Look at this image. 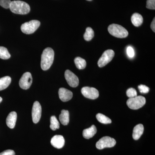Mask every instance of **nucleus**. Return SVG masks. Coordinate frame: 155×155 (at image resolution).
<instances>
[{"label": "nucleus", "instance_id": "obj_1", "mask_svg": "<svg viewBox=\"0 0 155 155\" xmlns=\"http://www.w3.org/2000/svg\"><path fill=\"white\" fill-rule=\"evenodd\" d=\"M54 56V50L51 48L45 49L43 52L41 58V68L43 70L49 69L53 64Z\"/></svg>", "mask_w": 155, "mask_h": 155}, {"label": "nucleus", "instance_id": "obj_2", "mask_svg": "<svg viewBox=\"0 0 155 155\" xmlns=\"http://www.w3.org/2000/svg\"><path fill=\"white\" fill-rule=\"evenodd\" d=\"M10 9L14 14L22 15L28 14L30 11L29 5L25 2L20 1L11 2Z\"/></svg>", "mask_w": 155, "mask_h": 155}, {"label": "nucleus", "instance_id": "obj_3", "mask_svg": "<svg viewBox=\"0 0 155 155\" xmlns=\"http://www.w3.org/2000/svg\"><path fill=\"white\" fill-rule=\"evenodd\" d=\"M108 30L111 35L118 38H125L128 36L127 31L118 24H112L109 25Z\"/></svg>", "mask_w": 155, "mask_h": 155}, {"label": "nucleus", "instance_id": "obj_4", "mask_svg": "<svg viewBox=\"0 0 155 155\" xmlns=\"http://www.w3.org/2000/svg\"><path fill=\"white\" fill-rule=\"evenodd\" d=\"M145 98L142 96H136L128 99L127 101V105L128 107L132 110H138L145 104Z\"/></svg>", "mask_w": 155, "mask_h": 155}, {"label": "nucleus", "instance_id": "obj_5", "mask_svg": "<svg viewBox=\"0 0 155 155\" xmlns=\"http://www.w3.org/2000/svg\"><path fill=\"white\" fill-rule=\"evenodd\" d=\"M40 25V22L37 20H31L22 24L21 26V30L25 34H31L35 32Z\"/></svg>", "mask_w": 155, "mask_h": 155}, {"label": "nucleus", "instance_id": "obj_6", "mask_svg": "<svg viewBox=\"0 0 155 155\" xmlns=\"http://www.w3.org/2000/svg\"><path fill=\"white\" fill-rule=\"evenodd\" d=\"M116 141L114 138L106 136L103 137L97 142L96 146L98 149L102 150L105 148H111L115 146Z\"/></svg>", "mask_w": 155, "mask_h": 155}, {"label": "nucleus", "instance_id": "obj_7", "mask_svg": "<svg viewBox=\"0 0 155 155\" xmlns=\"http://www.w3.org/2000/svg\"><path fill=\"white\" fill-rule=\"evenodd\" d=\"M115 55V53L112 50L105 51L102 55L98 61V65L100 67H103L107 65L112 60Z\"/></svg>", "mask_w": 155, "mask_h": 155}, {"label": "nucleus", "instance_id": "obj_8", "mask_svg": "<svg viewBox=\"0 0 155 155\" xmlns=\"http://www.w3.org/2000/svg\"><path fill=\"white\" fill-rule=\"evenodd\" d=\"M81 92L84 96L90 99H96L99 96V91L94 87H84L81 89Z\"/></svg>", "mask_w": 155, "mask_h": 155}, {"label": "nucleus", "instance_id": "obj_9", "mask_svg": "<svg viewBox=\"0 0 155 155\" xmlns=\"http://www.w3.org/2000/svg\"><path fill=\"white\" fill-rule=\"evenodd\" d=\"M32 82V78L29 72H25L22 75L19 81V85L21 88L27 90L30 87Z\"/></svg>", "mask_w": 155, "mask_h": 155}, {"label": "nucleus", "instance_id": "obj_10", "mask_svg": "<svg viewBox=\"0 0 155 155\" xmlns=\"http://www.w3.org/2000/svg\"><path fill=\"white\" fill-rule=\"evenodd\" d=\"M32 121L36 124L39 121L41 116V107L38 101L35 102L31 112Z\"/></svg>", "mask_w": 155, "mask_h": 155}, {"label": "nucleus", "instance_id": "obj_11", "mask_svg": "<svg viewBox=\"0 0 155 155\" xmlns=\"http://www.w3.org/2000/svg\"><path fill=\"white\" fill-rule=\"evenodd\" d=\"M65 77L69 86L73 87H77L79 84V80L77 76L69 70L65 72Z\"/></svg>", "mask_w": 155, "mask_h": 155}, {"label": "nucleus", "instance_id": "obj_12", "mask_svg": "<svg viewBox=\"0 0 155 155\" xmlns=\"http://www.w3.org/2000/svg\"><path fill=\"white\" fill-rule=\"evenodd\" d=\"M51 144L57 149L63 148L65 144V140L62 135H56L53 137L51 140Z\"/></svg>", "mask_w": 155, "mask_h": 155}, {"label": "nucleus", "instance_id": "obj_13", "mask_svg": "<svg viewBox=\"0 0 155 155\" xmlns=\"http://www.w3.org/2000/svg\"><path fill=\"white\" fill-rule=\"evenodd\" d=\"M59 95L60 99L63 102H67L72 98L73 94L72 92L65 88H60Z\"/></svg>", "mask_w": 155, "mask_h": 155}, {"label": "nucleus", "instance_id": "obj_14", "mask_svg": "<svg viewBox=\"0 0 155 155\" xmlns=\"http://www.w3.org/2000/svg\"><path fill=\"white\" fill-rule=\"evenodd\" d=\"M17 119V114L16 112H12L9 114L6 119V123L10 128H14L16 125Z\"/></svg>", "mask_w": 155, "mask_h": 155}, {"label": "nucleus", "instance_id": "obj_15", "mask_svg": "<svg viewBox=\"0 0 155 155\" xmlns=\"http://www.w3.org/2000/svg\"><path fill=\"white\" fill-rule=\"evenodd\" d=\"M143 130H144V127L142 124H139L136 125L134 128L133 134H132L134 139L137 140L140 139L143 133Z\"/></svg>", "mask_w": 155, "mask_h": 155}, {"label": "nucleus", "instance_id": "obj_16", "mask_svg": "<svg viewBox=\"0 0 155 155\" xmlns=\"http://www.w3.org/2000/svg\"><path fill=\"white\" fill-rule=\"evenodd\" d=\"M96 127L94 125H92L89 128L84 129L83 131V136L84 138L87 139L91 138L94 136L97 133Z\"/></svg>", "mask_w": 155, "mask_h": 155}, {"label": "nucleus", "instance_id": "obj_17", "mask_svg": "<svg viewBox=\"0 0 155 155\" xmlns=\"http://www.w3.org/2000/svg\"><path fill=\"white\" fill-rule=\"evenodd\" d=\"M60 122L64 125H67L69 122V111L66 110H62L61 114L59 116Z\"/></svg>", "mask_w": 155, "mask_h": 155}, {"label": "nucleus", "instance_id": "obj_18", "mask_svg": "<svg viewBox=\"0 0 155 155\" xmlns=\"http://www.w3.org/2000/svg\"><path fill=\"white\" fill-rule=\"evenodd\" d=\"M132 24L136 27H138L142 24L143 18L140 14L138 13H134L132 15L131 18Z\"/></svg>", "mask_w": 155, "mask_h": 155}, {"label": "nucleus", "instance_id": "obj_19", "mask_svg": "<svg viewBox=\"0 0 155 155\" xmlns=\"http://www.w3.org/2000/svg\"><path fill=\"white\" fill-rule=\"evenodd\" d=\"M11 78L7 76L0 78V91L7 88L11 83Z\"/></svg>", "mask_w": 155, "mask_h": 155}, {"label": "nucleus", "instance_id": "obj_20", "mask_svg": "<svg viewBox=\"0 0 155 155\" xmlns=\"http://www.w3.org/2000/svg\"><path fill=\"white\" fill-rule=\"evenodd\" d=\"M76 67L79 69H84L86 67V62L85 60L80 57H77L74 60Z\"/></svg>", "mask_w": 155, "mask_h": 155}, {"label": "nucleus", "instance_id": "obj_21", "mask_svg": "<svg viewBox=\"0 0 155 155\" xmlns=\"http://www.w3.org/2000/svg\"><path fill=\"white\" fill-rule=\"evenodd\" d=\"M96 118L98 121L101 123L104 124H110L112 122V121L110 118H108L101 114H98L96 115Z\"/></svg>", "mask_w": 155, "mask_h": 155}, {"label": "nucleus", "instance_id": "obj_22", "mask_svg": "<svg viewBox=\"0 0 155 155\" xmlns=\"http://www.w3.org/2000/svg\"><path fill=\"white\" fill-rule=\"evenodd\" d=\"M94 31L92 28L91 27H87L86 29V31L84 35V38L87 41H90L94 37Z\"/></svg>", "mask_w": 155, "mask_h": 155}, {"label": "nucleus", "instance_id": "obj_23", "mask_svg": "<svg viewBox=\"0 0 155 155\" xmlns=\"http://www.w3.org/2000/svg\"><path fill=\"white\" fill-rule=\"evenodd\" d=\"M50 128L53 130H55L60 128V123L55 116L51 117Z\"/></svg>", "mask_w": 155, "mask_h": 155}, {"label": "nucleus", "instance_id": "obj_24", "mask_svg": "<svg viewBox=\"0 0 155 155\" xmlns=\"http://www.w3.org/2000/svg\"><path fill=\"white\" fill-rule=\"evenodd\" d=\"M11 58V54L8 49L4 47H0V58L3 60H7Z\"/></svg>", "mask_w": 155, "mask_h": 155}, {"label": "nucleus", "instance_id": "obj_25", "mask_svg": "<svg viewBox=\"0 0 155 155\" xmlns=\"http://www.w3.org/2000/svg\"><path fill=\"white\" fill-rule=\"evenodd\" d=\"M126 95L129 98L134 97L137 96V92L134 88H130L127 90Z\"/></svg>", "mask_w": 155, "mask_h": 155}, {"label": "nucleus", "instance_id": "obj_26", "mask_svg": "<svg viewBox=\"0 0 155 155\" xmlns=\"http://www.w3.org/2000/svg\"><path fill=\"white\" fill-rule=\"evenodd\" d=\"M11 3V0H0V5L5 9L10 8Z\"/></svg>", "mask_w": 155, "mask_h": 155}, {"label": "nucleus", "instance_id": "obj_27", "mask_svg": "<svg viewBox=\"0 0 155 155\" xmlns=\"http://www.w3.org/2000/svg\"><path fill=\"white\" fill-rule=\"evenodd\" d=\"M138 87L140 91L142 94H147L149 92L150 88L146 85L140 84L139 85Z\"/></svg>", "mask_w": 155, "mask_h": 155}, {"label": "nucleus", "instance_id": "obj_28", "mask_svg": "<svg viewBox=\"0 0 155 155\" xmlns=\"http://www.w3.org/2000/svg\"><path fill=\"white\" fill-rule=\"evenodd\" d=\"M147 8L155 10V0H147Z\"/></svg>", "mask_w": 155, "mask_h": 155}, {"label": "nucleus", "instance_id": "obj_29", "mask_svg": "<svg viewBox=\"0 0 155 155\" xmlns=\"http://www.w3.org/2000/svg\"><path fill=\"white\" fill-rule=\"evenodd\" d=\"M127 54L129 58H133L134 55V51L133 48L131 47L128 46L127 48Z\"/></svg>", "mask_w": 155, "mask_h": 155}, {"label": "nucleus", "instance_id": "obj_30", "mask_svg": "<svg viewBox=\"0 0 155 155\" xmlns=\"http://www.w3.org/2000/svg\"><path fill=\"white\" fill-rule=\"evenodd\" d=\"M0 155H15V153L13 150H8L1 153Z\"/></svg>", "mask_w": 155, "mask_h": 155}, {"label": "nucleus", "instance_id": "obj_31", "mask_svg": "<svg viewBox=\"0 0 155 155\" xmlns=\"http://www.w3.org/2000/svg\"><path fill=\"white\" fill-rule=\"evenodd\" d=\"M151 28L152 29L153 32H155V18H154L153 19L151 24Z\"/></svg>", "mask_w": 155, "mask_h": 155}, {"label": "nucleus", "instance_id": "obj_32", "mask_svg": "<svg viewBox=\"0 0 155 155\" xmlns=\"http://www.w3.org/2000/svg\"><path fill=\"white\" fill-rule=\"evenodd\" d=\"M2 98L0 97V103L2 102Z\"/></svg>", "mask_w": 155, "mask_h": 155}, {"label": "nucleus", "instance_id": "obj_33", "mask_svg": "<svg viewBox=\"0 0 155 155\" xmlns=\"http://www.w3.org/2000/svg\"><path fill=\"white\" fill-rule=\"evenodd\" d=\"M87 1H92V0H87Z\"/></svg>", "mask_w": 155, "mask_h": 155}]
</instances>
